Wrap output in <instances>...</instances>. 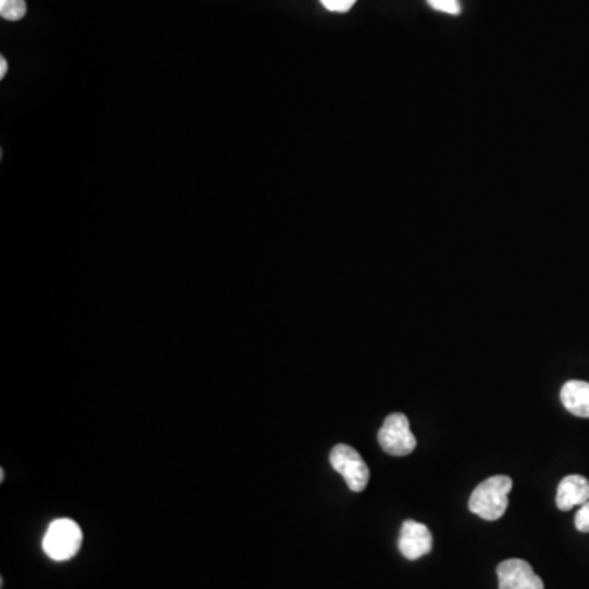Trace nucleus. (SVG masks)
Wrapping results in <instances>:
<instances>
[{
  "instance_id": "nucleus-4",
  "label": "nucleus",
  "mask_w": 589,
  "mask_h": 589,
  "mask_svg": "<svg viewBox=\"0 0 589 589\" xmlns=\"http://www.w3.org/2000/svg\"><path fill=\"white\" fill-rule=\"evenodd\" d=\"M378 444L393 457L410 455L416 449V437L411 432L410 419L401 413L387 416L382 429L378 431Z\"/></svg>"
},
{
  "instance_id": "nucleus-13",
  "label": "nucleus",
  "mask_w": 589,
  "mask_h": 589,
  "mask_svg": "<svg viewBox=\"0 0 589 589\" xmlns=\"http://www.w3.org/2000/svg\"><path fill=\"white\" fill-rule=\"evenodd\" d=\"M7 71H9V64H7V59L2 56V58H0V79H4Z\"/></svg>"
},
{
  "instance_id": "nucleus-1",
  "label": "nucleus",
  "mask_w": 589,
  "mask_h": 589,
  "mask_svg": "<svg viewBox=\"0 0 589 589\" xmlns=\"http://www.w3.org/2000/svg\"><path fill=\"white\" fill-rule=\"evenodd\" d=\"M513 488V480L506 475L488 478L475 488L468 509L485 521H498L508 509V495Z\"/></svg>"
},
{
  "instance_id": "nucleus-11",
  "label": "nucleus",
  "mask_w": 589,
  "mask_h": 589,
  "mask_svg": "<svg viewBox=\"0 0 589 589\" xmlns=\"http://www.w3.org/2000/svg\"><path fill=\"white\" fill-rule=\"evenodd\" d=\"M324 9L336 14H346L356 5L357 0H320Z\"/></svg>"
},
{
  "instance_id": "nucleus-12",
  "label": "nucleus",
  "mask_w": 589,
  "mask_h": 589,
  "mask_svg": "<svg viewBox=\"0 0 589 589\" xmlns=\"http://www.w3.org/2000/svg\"><path fill=\"white\" fill-rule=\"evenodd\" d=\"M575 527L580 532H589V501L581 506L575 516Z\"/></svg>"
},
{
  "instance_id": "nucleus-2",
  "label": "nucleus",
  "mask_w": 589,
  "mask_h": 589,
  "mask_svg": "<svg viewBox=\"0 0 589 589\" xmlns=\"http://www.w3.org/2000/svg\"><path fill=\"white\" fill-rule=\"evenodd\" d=\"M81 545V527L71 519H56L51 522L43 539V550L54 562H66L76 557Z\"/></svg>"
},
{
  "instance_id": "nucleus-6",
  "label": "nucleus",
  "mask_w": 589,
  "mask_h": 589,
  "mask_svg": "<svg viewBox=\"0 0 589 589\" xmlns=\"http://www.w3.org/2000/svg\"><path fill=\"white\" fill-rule=\"evenodd\" d=\"M398 549L408 560H418V558L428 555L432 549L431 531L421 522L408 519L401 526Z\"/></svg>"
},
{
  "instance_id": "nucleus-14",
  "label": "nucleus",
  "mask_w": 589,
  "mask_h": 589,
  "mask_svg": "<svg viewBox=\"0 0 589 589\" xmlns=\"http://www.w3.org/2000/svg\"><path fill=\"white\" fill-rule=\"evenodd\" d=\"M4 477H5L4 470H0V480H2V482H4Z\"/></svg>"
},
{
  "instance_id": "nucleus-3",
  "label": "nucleus",
  "mask_w": 589,
  "mask_h": 589,
  "mask_svg": "<svg viewBox=\"0 0 589 589\" xmlns=\"http://www.w3.org/2000/svg\"><path fill=\"white\" fill-rule=\"evenodd\" d=\"M331 467L346 480L349 490L354 493L364 491L369 485L370 470L362 459V455L354 447L338 444L329 455Z\"/></svg>"
},
{
  "instance_id": "nucleus-10",
  "label": "nucleus",
  "mask_w": 589,
  "mask_h": 589,
  "mask_svg": "<svg viewBox=\"0 0 589 589\" xmlns=\"http://www.w3.org/2000/svg\"><path fill=\"white\" fill-rule=\"evenodd\" d=\"M428 4L437 12H444L449 15L460 14L459 0H428Z\"/></svg>"
},
{
  "instance_id": "nucleus-5",
  "label": "nucleus",
  "mask_w": 589,
  "mask_h": 589,
  "mask_svg": "<svg viewBox=\"0 0 589 589\" xmlns=\"http://www.w3.org/2000/svg\"><path fill=\"white\" fill-rule=\"evenodd\" d=\"M496 573L500 589H544V581L532 570L531 563L521 558L504 560Z\"/></svg>"
},
{
  "instance_id": "nucleus-9",
  "label": "nucleus",
  "mask_w": 589,
  "mask_h": 589,
  "mask_svg": "<svg viewBox=\"0 0 589 589\" xmlns=\"http://www.w3.org/2000/svg\"><path fill=\"white\" fill-rule=\"evenodd\" d=\"M27 15L25 0H0V17L9 22H18Z\"/></svg>"
},
{
  "instance_id": "nucleus-8",
  "label": "nucleus",
  "mask_w": 589,
  "mask_h": 589,
  "mask_svg": "<svg viewBox=\"0 0 589 589\" xmlns=\"http://www.w3.org/2000/svg\"><path fill=\"white\" fill-rule=\"evenodd\" d=\"M560 400L567 411L578 418H589V383L581 380H570L560 392Z\"/></svg>"
},
{
  "instance_id": "nucleus-7",
  "label": "nucleus",
  "mask_w": 589,
  "mask_h": 589,
  "mask_svg": "<svg viewBox=\"0 0 589 589\" xmlns=\"http://www.w3.org/2000/svg\"><path fill=\"white\" fill-rule=\"evenodd\" d=\"M589 501V480L581 475H568L563 478L557 490V508L570 511L575 506H583Z\"/></svg>"
}]
</instances>
